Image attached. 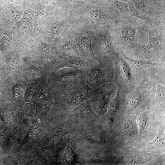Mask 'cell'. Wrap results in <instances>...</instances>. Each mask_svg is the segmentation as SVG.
<instances>
[{
	"label": "cell",
	"mask_w": 165,
	"mask_h": 165,
	"mask_svg": "<svg viewBox=\"0 0 165 165\" xmlns=\"http://www.w3.org/2000/svg\"><path fill=\"white\" fill-rule=\"evenodd\" d=\"M70 143L78 155L91 156L114 152L117 137L100 123L75 126L70 134Z\"/></svg>",
	"instance_id": "1"
},
{
	"label": "cell",
	"mask_w": 165,
	"mask_h": 165,
	"mask_svg": "<svg viewBox=\"0 0 165 165\" xmlns=\"http://www.w3.org/2000/svg\"><path fill=\"white\" fill-rule=\"evenodd\" d=\"M140 19L122 14L111 28L112 42L116 52L136 60L137 53L148 42V33L142 28Z\"/></svg>",
	"instance_id": "2"
},
{
	"label": "cell",
	"mask_w": 165,
	"mask_h": 165,
	"mask_svg": "<svg viewBox=\"0 0 165 165\" xmlns=\"http://www.w3.org/2000/svg\"><path fill=\"white\" fill-rule=\"evenodd\" d=\"M75 126L68 107L61 101L55 104L46 115L44 134L37 148L63 140L65 135L73 133Z\"/></svg>",
	"instance_id": "3"
},
{
	"label": "cell",
	"mask_w": 165,
	"mask_h": 165,
	"mask_svg": "<svg viewBox=\"0 0 165 165\" xmlns=\"http://www.w3.org/2000/svg\"><path fill=\"white\" fill-rule=\"evenodd\" d=\"M74 13L72 8L50 6L41 25L45 42L53 48L60 39L72 30L75 22Z\"/></svg>",
	"instance_id": "4"
},
{
	"label": "cell",
	"mask_w": 165,
	"mask_h": 165,
	"mask_svg": "<svg viewBox=\"0 0 165 165\" xmlns=\"http://www.w3.org/2000/svg\"><path fill=\"white\" fill-rule=\"evenodd\" d=\"M72 9L87 16L91 24L111 28L122 14L111 0H88L74 4Z\"/></svg>",
	"instance_id": "5"
},
{
	"label": "cell",
	"mask_w": 165,
	"mask_h": 165,
	"mask_svg": "<svg viewBox=\"0 0 165 165\" xmlns=\"http://www.w3.org/2000/svg\"><path fill=\"white\" fill-rule=\"evenodd\" d=\"M89 68L61 69L47 75L46 84L52 92L62 97L87 84L86 77Z\"/></svg>",
	"instance_id": "6"
},
{
	"label": "cell",
	"mask_w": 165,
	"mask_h": 165,
	"mask_svg": "<svg viewBox=\"0 0 165 165\" xmlns=\"http://www.w3.org/2000/svg\"><path fill=\"white\" fill-rule=\"evenodd\" d=\"M148 34L146 45L139 50L136 60H157L165 55V25H151L146 28Z\"/></svg>",
	"instance_id": "7"
},
{
	"label": "cell",
	"mask_w": 165,
	"mask_h": 165,
	"mask_svg": "<svg viewBox=\"0 0 165 165\" xmlns=\"http://www.w3.org/2000/svg\"><path fill=\"white\" fill-rule=\"evenodd\" d=\"M156 90V84L153 80L138 86L131 93L124 114H138L149 108Z\"/></svg>",
	"instance_id": "8"
},
{
	"label": "cell",
	"mask_w": 165,
	"mask_h": 165,
	"mask_svg": "<svg viewBox=\"0 0 165 165\" xmlns=\"http://www.w3.org/2000/svg\"><path fill=\"white\" fill-rule=\"evenodd\" d=\"M28 84L20 75H12L0 80V91L4 99L15 102L22 113L25 103L24 93Z\"/></svg>",
	"instance_id": "9"
},
{
	"label": "cell",
	"mask_w": 165,
	"mask_h": 165,
	"mask_svg": "<svg viewBox=\"0 0 165 165\" xmlns=\"http://www.w3.org/2000/svg\"><path fill=\"white\" fill-rule=\"evenodd\" d=\"M122 55L130 65L137 86L153 80L154 75L165 70V63L153 62L151 60L132 59Z\"/></svg>",
	"instance_id": "10"
},
{
	"label": "cell",
	"mask_w": 165,
	"mask_h": 165,
	"mask_svg": "<svg viewBox=\"0 0 165 165\" xmlns=\"http://www.w3.org/2000/svg\"><path fill=\"white\" fill-rule=\"evenodd\" d=\"M28 40L21 46L26 55L40 65L45 66L49 64L55 55L53 48L39 37L38 39Z\"/></svg>",
	"instance_id": "11"
},
{
	"label": "cell",
	"mask_w": 165,
	"mask_h": 165,
	"mask_svg": "<svg viewBox=\"0 0 165 165\" xmlns=\"http://www.w3.org/2000/svg\"><path fill=\"white\" fill-rule=\"evenodd\" d=\"M113 62L115 70V82L117 88L126 93H131L137 86L131 67L123 56L118 53Z\"/></svg>",
	"instance_id": "12"
},
{
	"label": "cell",
	"mask_w": 165,
	"mask_h": 165,
	"mask_svg": "<svg viewBox=\"0 0 165 165\" xmlns=\"http://www.w3.org/2000/svg\"><path fill=\"white\" fill-rule=\"evenodd\" d=\"M88 85L93 89L105 82L115 81L113 62L104 56L100 63L89 69L86 77Z\"/></svg>",
	"instance_id": "13"
},
{
	"label": "cell",
	"mask_w": 165,
	"mask_h": 165,
	"mask_svg": "<svg viewBox=\"0 0 165 165\" xmlns=\"http://www.w3.org/2000/svg\"><path fill=\"white\" fill-rule=\"evenodd\" d=\"M138 114H123L117 117L111 131L117 137L125 141L135 142L139 136L136 121Z\"/></svg>",
	"instance_id": "14"
},
{
	"label": "cell",
	"mask_w": 165,
	"mask_h": 165,
	"mask_svg": "<svg viewBox=\"0 0 165 165\" xmlns=\"http://www.w3.org/2000/svg\"><path fill=\"white\" fill-rule=\"evenodd\" d=\"M117 89L116 95L110 102L107 112L100 119L103 127L109 131L111 130L116 118L125 113L131 94L124 93Z\"/></svg>",
	"instance_id": "15"
},
{
	"label": "cell",
	"mask_w": 165,
	"mask_h": 165,
	"mask_svg": "<svg viewBox=\"0 0 165 165\" xmlns=\"http://www.w3.org/2000/svg\"><path fill=\"white\" fill-rule=\"evenodd\" d=\"M46 114L35 116L33 117L31 126L23 141L15 151H25L28 152L37 147L44 134Z\"/></svg>",
	"instance_id": "16"
},
{
	"label": "cell",
	"mask_w": 165,
	"mask_h": 165,
	"mask_svg": "<svg viewBox=\"0 0 165 165\" xmlns=\"http://www.w3.org/2000/svg\"><path fill=\"white\" fill-rule=\"evenodd\" d=\"M26 58V55L21 47L20 49L2 52L0 80L12 75H20Z\"/></svg>",
	"instance_id": "17"
},
{
	"label": "cell",
	"mask_w": 165,
	"mask_h": 165,
	"mask_svg": "<svg viewBox=\"0 0 165 165\" xmlns=\"http://www.w3.org/2000/svg\"><path fill=\"white\" fill-rule=\"evenodd\" d=\"M31 124V121H24L13 129L4 130V136L0 145L4 155L7 156L15 151L23 141Z\"/></svg>",
	"instance_id": "18"
},
{
	"label": "cell",
	"mask_w": 165,
	"mask_h": 165,
	"mask_svg": "<svg viewBox=\"0 0 165 165\" xmlns=\"http://www.w3.org/2000/svg\"><path fill=\"white\" fill-rule=\"evenodd\" d=\"M157 113L153 109L149 108L139 113L136 117L139 136L137 142H142L150 141L157 134L156 132L157 123L155 121V115Z\"/></svg>",
	"instance_id": "19"
},
{
	"label": "cell",
	"mask_w": 165,
	"mask_h": 165,
	"mask_svg": "<svg viewBox=\"0 0 165 165\" xmlns=\"http://www.w3.org/2000/svg\"><path fill=\"white\" fill-rule=\"evenodd\" d=\"M116 88V84L114 81L102 83L93 90L88 99L89 103L94 112L100 117L109 102L111 95Z\"/></svg>",
	"instance_id": "20"
},
{
	"label": "cell",
	"mask_w": 165,
	"mask_h": 165,
	"mask_svg": "<svg viewBox=\"0 0 165 165\" xmlns=\"http://www.w3.org/2000/svg\"><path fill=\"white\" fill-rule=\"evenodd\" d=\"M130 2L144 16L165 24V0H130Z\"/></svg>",
	"instance_id": "21"
},
{
	"label": "cell",
	"mask_w": 165,
	"mask_h": 165,
	"mask_svg": "<svg viewBox=\"0 0 165 165\" xmlns=\"http://www.w3.org/2000/svg\"><path fill=\"white\" fill-rule=\"evenodd\" d=\"M79 56L83 60L95 65L101 61L96 56L92 45V40L95 35L94 31L84 33H77L72 31Z\"/></svg>",
	"instance_id": "22"
},
{
	"label": "cell",
	"mask_w": 165,
	"mask_h": 165,
	"mask_svg": "<svg viewBox=\"0 0 165 165\" xmlns=\"http://www.w3.org/2000/svg\"><path fill=\"white\" fill-rule=\"evenodd\" d=\"M37 98L35 104V116L46 114L55 104L61 101L62 97L52 92L46 82L36 84Z\"/></svg>",
	"instance_id": "23"
},
{
	"label": "cell",
	"mask_w": 165,
	"mask_h": 165,
	"mask_svg": "<svg viewBox=\"0 0 165 165\" xmlns=\"http://www.w3.org/2000/svg\"><path fill=\"white\" fill-rule=\"evenodd\" d=\"M0 117L3 122L4 130L11 129L23 122V113L14 101L3 100L0 101Z\"/></svg>",
	"instance_id": "24"
},
{
	"label": "cell",
	"mask_w": 165,
	"mask_h": 165,
	"mask_svg": "<svg viewBox=\"0 0 165 165\" xmlns=\"http://www.w3.org/2000/svg\"><path fill=\"white\" fill-rule=\"evenodd\" d=\"M66 145L63 140L54 144L37 147L31 151L35 156L40 165H58L60 153Z\"/></svg>",
	"instance_id": "25"
},
{
	"label": "cell",
	"mask_w": 165,
	"mask_h": 165,
	"mask_svg": "<svg viewBox=\"0 0 165 165\" xmlns=\"http://www.w3.org/2000/svg\"><path fill=\"white\" fill-rule=\"evenodd\" d=\"M94 65L83 60L79 56H70L64 57L55 55L50 63L45 66L47 75L64 68H90Z\"/></svg>",
	"instance_id": "26"
},
{
	"label": "cell",
	"mask_w": 165,
	"mask_h": 165,
	"mask_svg": "<svg viewBox=\"0 0 165 165\" xmlns=\"http://www.w3.org/2000/svg\"><path fill=\"white\" fill-rule=\"evenodd\" d=\"M75 125L92 124L100 122V117L92 110L88 100L77 106L68 108Z\"/></svg>",
	"instance_id": "27"
},
{
	"label": "cell",
	"mask_w": 165,
	"mask_h": 165,
	"mask_svg": "<svg viewBox=\"0 0 165 165\" xmlns=\"http://www.w3.org/2000/svg\"><path fill=\"white\" fill-rule=\"evenodd\" d=\"M20 75L28 84L46 82V67L38 64L27 56Z\"/></svg>",
	"instance_id": "28"
},
{
	"label": "cell",
	"mask_w": 165,
	"mask_h": 165,
	"mask_svg": "<svg viewBox=\"0 0 165 165\" xmlns=\"http://www.w3.org/2000/svg\"><path fill=\"white\" fill-rule=\"evenodd\" d=\"M93 31L97 37L103 56H106L114 62L118 53L115 51L112 42L110 34L111 28L100 27L91 24Z\"/></svg>",
	"instance_id": "29"
},
{
	"label": "cell",
	"mask_w": 165,
	"mask_h": 165,
	"mask_svg": "<svg viewBox=\"0 0 165 165\" xmlns=\"http://www.w3.org/2000/svg\"><path fill=\"white\" fill-rule=\"evenodd\" d=\"M78 165H117L122 163L124 157L114 152L91 156L78 155Z\"/></svg>",
	"instance_id": "30"
},
{
	"label": "cell",
	"mask_w": 165,
	"mask_h": 165,
	"mask_svg": "<svg viewBox=\"0 0 165 165\" xmlns=\"http://www.w3.org/2000/svg\"><path fill=\"white\" fill-rule=\"evenodd\" d=\"M72 29L64 35L53 48L55 55L66 57L70 56H79Z\"/></svg>",
	"instance_id": "31"
},
{
	"label": "cell",
	"mask_w": 165,
	"mask_h": 165,
	"mask_svg": "<svg viewBox=\"0 0 165 165\" xmlns=\"http://www.w3.org/2000/svg\"><path fill=\"white\" fill-rule=\"evenodd\" d=\"M93 90L86 84L72 92L63 96L61 102L68 108L77 106L89 99Z\"/></svg>",
	"instance_id": "32"
},
{
	"label": "cell",
	"mask_w": 165,
	"mask_h": 165,
	"mask_svg": "<svg viewBox=\"0 0 165 165\" xmlns=\"http://www.w3.org/2000/svg\"><path fill=\"white\" fill-rule=\"evenodd\" d=\"M125 158L128 165H142L148 164L155 156L142 150L131 147H126Z\"/></svg>",
	"instance_id": "33"
},
{
	"label": "cell",
	"mask_w": 165,
	"mask_h": 165,
	"mask_svg": "<svg viewBox=\"0 0 165 165\" xmlns=\"http://www.w3.org/2000/svg\"><path fill=\"white\" fill-rule=\"evenodd\" d=\"M21 45L13 35L11 30L0 23V50L2 52L20 49Z\"/></svg>",
	"instance_id": "34"
},
{
	"label": "cell",
	"mask_w": 165,
	"mask_h": 165,
	"mask_svg": "<svg viewBox=\"0 0 165 165\" xmlns=\"http://www.w3.org/2000/svg\"><path fill=\"white\" fill-rule=\"evenodd\" d=\"M120 12L123 15L138 18L145 24H154L160 21L148 18L141 13L130 2L111 0Z\"/></svg>",
	"instance_id": "35"
},
{
	"label": "cell",
	"mask_w": 165,
	"mask_h": 165,
	"mask_svg": "<svg viewBox=\"0 0 165 165\" xmlns=\"http://www.w3.org/2000/svg\"><path fill=\"white\" fill-rule=\"evenodd\" d=\"M155 137L148 143L142 149L150 153H161L165 152V136L164 126L160 127Z\"/></svg>",
	"instance_id": "36"
},
{
	"label": "cell",
	"mask_w": 165,
	"mask_h": 165,
	"mask_svg": "<svg viewBox=\"0 0 165 165\" xmlns=\"http://www.w3.org/2000/svg\"><path fill=\"white\" fill-rule=\"evenodd\" d=\"M155 96L151 103L149 108L163 115L165 114V86L156 85Z\"/></svg>",
	"instance_id": "37"
},
{
	"label": "cell",
	"mask_w": 165,
	"mask_h": 165,
	"mask_svg": "<svg viewBox=\"0 0 165 165\" xmlns=\"http://www.w3.org/2000/svg\"><path fill=\"white\" fill-rule=\"evenodd\" d=\"M68 143L61 159L58 160V165H75L77 163L78 156L77 154L71 146L70 138H67Z\"/></svg>",
	"instance_id": "38"
},
{
	"label": "cell",
	"mask_w": 165,
	"mask_h": 165,
	"mask_svg": "<svg viewBox=\"0 0 165 165\" xmlns=\"http://www.w3.org/2000/svg\"><path fill=\"white\" fill-rule=\"evenodd\" d=\"M17 23L16 26L17 33L23 37L31 35L32 30V23L31 19L26 16H23Z\"/></svg>",
	"instance_id": "39"
},
{
	"label": "cell",
	"mask_w": 165,
	"mask_h": 165,
	"mask_svg": "<svg viewBox=\"0 0 165 165\" xmlns=\"http://www.w3.org/2000/svg\"><path fill=\"white\" fill-rule=\"evenodd\" d=\"M28 152L25 151H15L7 156V164L9 165H26V159Z\"/></svg>",
	"instance_id": "40"
},
{
	"label": "cell",
	"mask_w": 165,
	"mask_h": 165,
	"mask_svg": "<svg viewBox=\"0 0 165 165\" xmlns=\"http://www.w3.org/2000/svg\"><path fill=\"white\" fill-rule=\"evenodd\" d=\"M36 84H28L24 93L25 102L35 104L37 98Z\"/></svg>",
	"instance_id": "41"
},
{
	"label": "cell",
	"mask_w": 165,
	"mask_h": 165,
	"mask_svg": "<svg viewBox=\"0 0 165 165\" xmlns=\"http://www.w3.org/2000/svg\"><path fill=\"white\" fill-rule=\"evenodd\" d=\"M49 6L53 7L72 8L73 5L72 0H45Z\"/></svg>",
	"instance_id": "42"
},
{
	"label": "cell",
	"mask_w": 165,
	"mask_h": 165,
	"mask_svg": "<svg viewBox=\"0 0 165 165\" xmlns=\"http://www.w3.org/2000/svg\"><path fill=\"white\" fill-rule=\"evenodd\" d=\"M36 113V107L35 104L25 102L23 112V119H28L31 120Z\"/></svg>",
	"instance_id": "43"
},
{
	"label": "cell",
	"mask_w": 165,
	"mask_h": 165,
	"mask_svg": "<svg viewBox=\"0 0 165 165\" xmlns=\"http://www.w3.org/2000/svg\"><path fill=\"white\" fill-rule=\"evenodd\" d=\"M165 70L160 71L154 76L153 80L156 85L165 86Z\"/></svg>",
	"instance_id": "44"
},
{
	"label": "cell",
	"mask_w": 165,
	"mask_h": 165,
	"mask_svg": "<svg viewBox=\"0 0 165 165\" xmlns=\"http://www.w3.org/2000/svg\"><path fill=\"white\" fill-rule=\"evenodd\" d=\"M165 162V152L155 155L149 163V165H162Z\"/></svg>",
	"instance_id": "45"
},
{
	"label": "cell",
	"mask_w": 165,
	"mask_h": 165,
	"mask_svg": "<svg viewBox=\"0 0 165 165\" xmlns=\"http://www.w3.org/2000/svg\"><path fill=\"white\" fill-rule=\"evenodd\" d=\"M26 165H40L36 156L31 151L28 153Z\"/></svg>",
	"instance_id": "46"
},
{
	"label": "cell",
	"mask_w": 165,
	"mask_h": 165,
	"mask_svg": "<svg viewBox=\"0 0 165 165\" xmlns=\"http://www.w3.org/2000/svg\"><path fill=\"white\" fill-rule=\"evenodd\" d=\"M21 7L26 0H10Z\"/></svg>",
	"instance_id": "47"
},
{
	"label": "cell",
	"mask_w": 165,
	"mask_h": 165,
	"mask_svg": "<svg viewBox=\"0 0 165 165\" xmlns=\"http://www.w3.org/2000/svg\"><path fill=\"white\" fill-rule=\"evenodd\" d=\"M2 52L0 50V73L1 72L2 66Z\"/></svg>",
	"instance_id": "48"
},
{
	"label": "cell",
	"mask_w": 165,
	"mask_h": 165,
	"mask_svg": "<svg viewBox=\"0 0 165 165\" xmlns=\"http://www.w3.org/2000/svg\"><path fill=\"white\" fill-rule=\"evenodd\" d=\"M73 4L83 2L88 0H72ZM73 4V5H74Z\"/></svg>",
	"instance_id": "49"
},
{
	"label": "cell",
	"mask_w": 165,
	"mask_h": 165,
	"mask_svg": "<svg viewBox=\"0 0 165 165\" xmlns=\"http://www.w3.org/2000/svg\"><path fill=\"white\" fill-rule=\"evenodd\" d=\"M5 0H0V14L2 7Z\"/></svg>",
	"instance_id": "50"
},
{
	"label": "cell",
	"mask_w": 165,
	"mask_h": 165,
	"mask_svg": "<svg viewBox=\"0 0 165 165\" xmlns=\"http://www.w3.org/2000/svg\"><path fill=\"white\" fill-rule=\"evenodd\" d=\"M121 2H130V0H116Z\"/></svg>",
	"instance_id": "51"
},
{
	"label": "cell",
	"mask_w": 165,
	"mask_h": 165,
	"mask_svg": "<svg viewBox=\"0 0 165 165\" xmlns=\"http://www.w3.org/2000/svg\"><path fill=\"white\" fill-rule=\"evenodd\" d=\"M4 98H3V96H2V95L1 93V92H0V101H1L2 100H4Z\"/></svg>",
	"instance_id": "52"
},
{
	"label": "cell",
	"mask_w": 165,
	"mask_h": 165,
	"mask_svg": "<svg viewBox=\"0 0 165 165\" xmlns=\"http://www.w3.org/2000/svg\"><path fill=\"white\" fill-rule=\"evenodd\" d=\"M145 26H146V25H145ZM145 26H144V27H145ZM143 29H144V28H143Z\"/></svg>",
	"instance_id": "53"
}]
</instances>
